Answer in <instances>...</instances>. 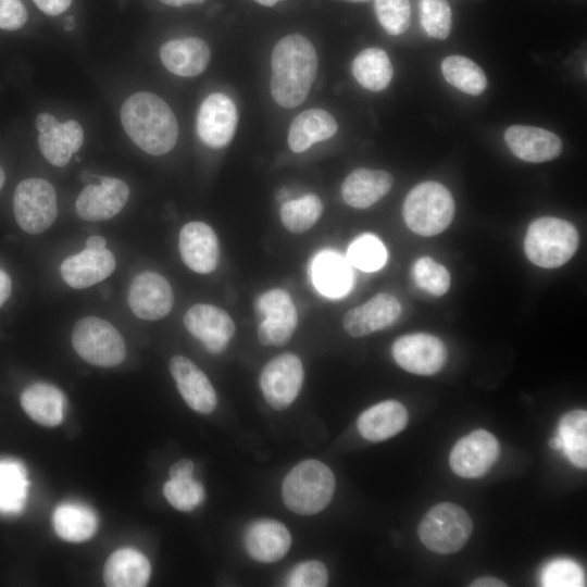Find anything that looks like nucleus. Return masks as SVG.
I'll list each match as a JSON object with an SVG mask.
<instances>
[{
    "mask_svg": "<svg viewBox=\"0 0 587 587\" xmlns=\"http://www.w3.org/2000/svg\"><path fill=\"white\" fill-rule=\"evenodd\" d=\"M271 93L286 109L300 105L311 90L317 73V54L304 36L292 34L282 38L272 53Z\"/></svg>",
    "mask_w": 587,
    "mask_h": 587,
    "instance_id": "1",
    "label": "nucleus"
},
{
    "mask_svg": "<svg viewBox=\"0 0 587 587\" xmlns=\"http://www.w3.org/2000/svg\"><path fill=\"white\" fill-rule=\"evenodd\" d=\"M121 121L130 140L149 154H165L176 145L177 120L167 103L152 92L128 97L121 108Z\"/></svg>",
    "mask_w": 587,
    "mask_h": 587,
    "instance_id": "2",
    "label": "nucleus"
},
{
    "mask_svg": "<svg viewBox=\"0 0 587 587\" xmlns=\"http://www.w3.org/2000/svg\"><path fill=\"white\" fill-rule=\"evenodd\" d=\"M335 487L334 473L326 464L319 460H304L284 478L283 501L296 514H316L329 504Z\"/></svg>",
    "mask_w": 587,
    "mask_h": 587,
    "instance_id": "3",
    "label": "nucleus"
},
{
    "mask_svg": "<svg viewBox=\"0 0 587 587\" xmlns=\"http://www.w3.org/2000/svg\"><path fill=\"white\" fill-rule=\"evenodd\" d=\"M578 245L579 235L571 222L542 216L528 225L524 251L533 264L544 268H555L570 261Z\"/></svg>",
    "mask_w": 587,
    "mask_h": 587,
    "instance_id": "4",
    "label": "nucleus"
},
{
    "mask_svg": "<svg viewBox=\"0 0 587 587\" xmlns=\"http://www.w3.org/2000/svg\"><path fill=\"white\" fill-rule=\"evenodd\" d=\"M454 200L450 191L437 182H423L407 195L402 214L407 226L421 236L444 232L454 216Z\"/></svg>",
    "mask_w": 587,
    "mask_h": 587,
    "instance_id": "5",
    "label": "nucleus"
},
{
    "mask_svg": "<svg viewBox=\"0 0 587 587\" xmlns=\"http://www.w3.org/2000/svg\"><path fill=\"white\" fill-rule=\"evenodd\" d=\"M473 523L460 505L441 502L430 508L421 520L417 535L421 542L438 554H451L469 541Z\"/></svg>",
    "mask_w": 587,
    "mask_h": 587,
    "instance_id": "6",
    "label": "nucleus"
},
{
    "mask_svg": "<svg viewBox=\"0 0 587 587\" xmlns=\"http://www.w3.org/2000/svg\"><path fill=\"white\" fill-rule=\"evenodd\" d=\"M72 345L77 354L90 364L112 367L126 354L125 342L118 330L108 321L86 316L72 330Z\"/></svg>",
    "mask_w": 587,
    "mask_h": 587,
    "instance_id": "7",
    "label": "nucleus"
},
{
    "mask_svg": "<svg viewBox=\"0 0 587 587\" xmlns=\"http://www.w3.org/2000/svg\"><path fill=\"white\" fill-rule=\"evenodd\" d=\"M13 212L18 226L28 234L48 229L58 215L57 193L43 178H27L15 188Z\"/></svg>",
    "mask_w": 587,
    "mask_h": 587,
    "instance_id": "8",
    "label": "nucleus"
},
{
    "mask_svg": "<svg viewBox=\"0 0 587 587\" xmlns=\"http://www.w3.org/2000/svg\"><path fill=\"white\" fill-rule=\"evenodd\" d=\"M254 310L260 323L258 339L263 346L280 347L294 335L298 314L290 295L280 288L271 289L259 296Z\"/></svg>",
    "mask_w": 587,
    "mask_h": 587,
    "instance_id": "9",
    "label": "nucleus"
},
{
    "mask_svg": "<svg viewBox=\"0 0 587 587\" xmlns=\"http://www.w3.org/2000/svg\"><path fill=\"white\" fill-rule=\"evenodd\" d=\"M302 383V362L291 352L282 353L267 362L260 376L263 397L275 410L288 408L299 395Z\"/></svg>",
    "mask_w": 587,
    "mask_h": 587,
    "instance_id": "10",
    "label": "nucleus"
},
{
    "mask_svg": "<svg viewBox=\"0 0 587 587\" xmlns=\"http://www.w3.org/2000/svg\"><path fill=\"white\" fill-rule=\"evenodd\" d=\"M391 353L396 363L412 374L434 375L446 364L447 349L436 336L415 333L395 340Z\"/></svg>",
    "mask_w": 587,
    "mask_h": 587,
    "instance_id": "11",
    "label": "nucleus"
},
{
    "mask_svg": "<svg viewBox=\"0 0 587 587\" xmlns=\"http://www.w3.org/2000/svg\"><path fill=\"white\" fill-rule=\"evenodd\" d=\"M499 453L496 437L485 429H476L458 440L450 452L449 464L458 476L479 478L494 466Z\"/></svg>",
    "mask_w": 587,
    "mask_h": 587,
    "instance_id": "12",
    "label": "nucleus"
},
{
    "mask_svg": "<svg viewBox=\"0 0 587 587\" xmlns=\"http://www.w3.org/2000/svg\"><path fill=\"white\" fill-rule=\"evenodd\" d=\"M238 123L234 101L222 92L209 95L200 104L196 128L199 138L210 148H223L233 139Z\"/></svg>",
    "mask_w": 587,
    "mask_h": 587,
    "instance_id": "13",
    "label": "nucleus"
},
{
    "mask_svg": "<svg viewBox=\"0 0 587 587\" xmlns=\"http://www.w3.org/2000/svg\"><path fill=\"white\" fill-rule=\"evenodd\" d=\"M36 128L39 132V149L54 166L66 165L83 146L84 130L74 120L60 123L52 114L43 112L36 117Z\"/></svg>",
    "mask_w": 587,
    "mask_h": 587,
    "instance_id": "14",
    "label": "nucleus"
},
{
    "mask_svg": "<svg viewBox=\"0 0 587 587\" xmlns=\"http://www.w3.org/2000/svg\"><path fill=\"white\" fill-rule=\"evenodd\" d=\"M127 301L134 314L139 319L157 321L171 312L174 295L164 276L145 271L133 278Z\"/></svg>",
    "mask_w": 587,
    "mask_h": 587,
    "instance_id": "15",
    "label": "nucleus"
},
{
    "mask_svg": "<svg viewBox=\"0 0 587 587\" xmlns=\"http://www.w3.org/2000/svg\"><path fill=\"white\" fill-rule=\"evenodd\" d=\"M129 188L123 180L102 176L99 184L85 187L75 202L78 216L85 221H107L118 214L128 201Z\"/></svg>",
    "mask_w": 587,
    "mask_h": 587,
    "instance_id": "16",
    "label": "nucleus"
},
{
    "mask_svg": "<svg viewBox=\"0 0 587 587\" xmlns=\"http://www.w3.org/2000/svg\"><path fill=\"white\" fill-rule=\"evenodd\" d=\"M184 325L214 354L223 352L235 334V323L229 314L212 304H193L185 313Z\"/></svg>",
    "mask_w": 587,
    "mask_h": 587,
    "instance_id": "17",
    "label": "nucleus"
},
{
    "mask_svg": "<svg viewBox=\"0 0 587 587\" xmlns=\"http://www.w3.org/2000/svg\"><path fill=\"white\" fill-rule=\"evenodd\" d=\"M401 314L399 300L386 292H380L365 303L350 309L342 320L347 334L363 337L392 325Z\"/></svg>",
    "mask_w": 587,
    "mask_h": 587,
    "instance_id": "18",
    "label": "nucleus"
},
{
    "mask_svg": "<svg viewBox=\"0 0 587 587\" xmlns=\"http://www.w3.org/2000/svg\"><path fill=\"white\" fill-rule=\"evenodd\" d=\"M178 248L184 263L193 272H213L220 259V246L215 232L203 222H189L179 233Z\"/></svg>",
    "mask_w": 587,
    "mask_h": 587,
    "instance_id": "19",
    "label": "nucleus"
},
{
    "mask_svg": "<svg viewBox=\"0 0 587 587\" xmlns=\"http://www.w3.org/2000/svg\"><path fill=\"white\" fill-rule=\"evenodd\" d=\"M170 371L176 387L190 409L201 414H210L217 404L215 390L207 375L189 359L174 355Z\"/></svg>",
    "mask_w": 587,
    "mask_h": 587,
    "instance_id": "20",
    "label": "nucleus"
},
{
    "mask_svg": "<svg viewBox=\"0 0 587 587\" xmlns=\"http://www.w3.org/2000/svg\"><path fill=\"white\" fill-rule=\"evenodd\" d=\"M504 140L514 155L530 163L553 160L563 148L558 135L536 126L512 125L507 128Z\"/></svg>",
    "mask_w": 587,
    "mask_h": 587,
    "instance_id": "21",
    "label": "nucleus"
},
{
    "mask_svg": "<svg viewBox=\"0 0 587 587\" xmlns=\"http://www.w3.org/2000/svg\"><path fill=\"white\" fill-rule=\"evenodd\" d=\"M116 266L113 253L107 249L86 248L67 257L61 264L63 280L76 289H84L110 276Z\"/></svg>",
    "mask_w": 587,
    "mask_h": 587,
    "instance_id": "22",
    "label": "nucleus"
},
{
    "mask_svg": "<svg viewBox=\"0 0 587 587\" xmlns=\"http://www.w3.org/2000/svg\"><path fill=\"white\" fill-rule=\"evenodd\" d=\"M248 554L262 563H274L288 552L291 536L279 521L261 519L251 523L243 537Z\"/></svg>",
    "mask_w": 587,
    "mask_h": 587,
    "instance_id": "23",
    "label": "nucleus"
},
{
    "mask_svg": "<svg viewBox=\"0 0 587 587\" xmlns=\"http://www.w3.org/2000/svg\"><path fill=\"white\" fill-rule=\"evenodd\" d=\"M160 58L171 73L183 77H193L207 68L210 61V48L198 37L177 38L162 45Z\"/></svg>",
    "mask_w": 587,
    "mask_h": 587,
    "instance_id": "24",
    "label": "nucleus"
},
{
    "mask_svg": "<svg viewBox=\"0 0 587 587\" xmlns=\"http://www.w3.org/2000/svg\"><path fill=\"white\" fill-rule=\"evenodd\" d=\"M405 407L396 400L376 403L360 414L357 427L367 441L379 442L399 434L408 424Z\"/></svg>",
    "mask_w": 587,
    "mask_h": 587,
    "instance_id": "25",
    "label": "nucleus"
},
{
    "mask_svg": "<svg viewBox=\"0 0 587 587\" xmlns=\"http://www.w3.org/2000/svg\"><path fill=\"white\" fill-rule=\"evenodd\" d=\"M392 184L394 177L386 171L357 168L344 180L341 196L350 207L365 209L383 198Z\"/></svg>",
    "mask_w": 587,
    "mask_h": 587,
    "instance_id": "26",
    "label": "nucleus"
},
{
    "mask_svg": "<svg viewBox=\"0 0 587 587\" xmlns=\"http://www.w3.org/2000/svg\"><path fill=\"white\" fill-rule=\"evenodd\" d=\"M150 575L148 559L132 548L114 551L103 569V580L109 587H142L149 582Z\"/></svg>",
    "mask_w": 587,
    "mask_h": 587,
    "instance_id": "27",
    "label": "nucleus"
},
{
    "mask_svg": "<svg viewBox=\"0 0 587 587\" xmlns=\"http://www.w3.org/2000/svg\"><path fill=\"white\" fill-rule=\"evenodd\" d=\"M338 130V124L327 111L319 108L299 113L291 122L288 132V146L300 153L316 142L329 139Z\"/></svg>",
    "mask_w": 587,
    "mask_h": 587,
    "instance_id": "28",
    "label": "nucleus"
},
{
    "mask_svg": "<svg viewBox=\"0 0 587 587\" xmlns=\"http://www.w3.org/2000/svg\"><path fill=\"white\" fill-rule=\"evenodd\" d=\"M311 278L316 289L330 298L345 296L352 285L349 262L332 250L322 251L313 259Z\"/></svg>",
    "mask_w": 587,
    "mask_h": 587,
    "instance_id": "29",
    "label": "nucleus"
},
{
    "mask_svg": "<svg viewBox=\"0 0 587 587\" xmlns=\"http://www.w3.org/2000/svg\"><path fill=\"white\" fill-rule=\"evenodd\" d=\"M21 404L29 417L43 426H57L63 420L64 395L50 384L36 383L27 387L21 395Z\"/></svg>",
    "mask_w": 587,
    "mask_h": 587,
    "instance_id": "30",
    "label": "nucleus"
},
{
    "mask_svg": "<svg viewBox=\"0 0 587 587\" xmlns=\"http://www.w3.org/2000/svg\"><path fill=\"white\" fill-rule=\"evenodd\" d=\"M52 523L57 535L72 542L91 538L98 527L95 512L80 503H62L53 512Z\"/></svg>",
    "mask_w": 587,
    "mask_h": 587,
    "instance_id": "31",
    "label": "nucleus"
},
{
    "mask_svg": "<svg viewBox=\"0 0 587 587\" xmlns=\"http://www.w3.org/2000/svg\"><path fill=\"white\" fill-rule=\"evenodd\" d=\"M29 482L24 465L12 459H0V514L20 513L26 502Z\"/></svg>",
    "mask_w": 587,
    "mask_h": 587,
    "instance_id": "32",
    "label": "nucleus"
},
{
    "mask_svg": "<svg viewBox=\"0 0 587 587\" xmlns=\"http://www.w3.org/2000/svg\"><path fill=\"white\" fill-rule=\"evenodd\" d=\"M392 65L387 53L380 48L362 50L352 62V74L367 90L380 91L392 78Z\"/></svg>",
    "mask_w": 587,
    "mask_h": 587,
    "instance_id": "33",
    "label": "nucleus"
},
{
    "mask_svg": "<svg viewBox=\"0 0 587 587\" xmlns=\"http://www.w3.org/2000/svg\"><path fill=\"white\" fill-rule=\"evenodd\" d=\"M562 451L578 469L587 467V412L573 410L564 414L558 427Z\"/></svg>",
    "mask_w": 587,
    "mask_h": 587,
    "instance_id": "34",
    "label": "nucleus"
},
{
    "mask_svg": "<svg viewBox=\"0 0 587 587\" xmlns=\"http://www.w3.org/2000/svg\"><path fill=\"white\" fill-rule=\"evenodd\" d=\"M445 79L457 89L472 95H482L487 87V78L479 65L463 55H449L441 62Z\"/></svg>",
    "mask_w": 587,
    "mask_h": 587,
    "instance_id": "35",
    "label": "nucleus"
},
{
    "mask_svg": "<svg viewBox=\"0 0 587 587\" xmlns=\"http://www.w3.org/2000/svg\"><path fill=\"white\" fill-rule=\"evenodd\" d=\"M322 212L321 199L313 193H308L299 199L284 202L280 208V221L287 230L300 234L310 229L319 221Z\"/></svg>",
    "mask_w": 587,
    "mask_h": 587,
    "instance_id": "36",
    "label": "nucleus"
},
{
    "mask_svg": "<svg viewBox=\"0 0 587 587\" xmlns=\"http://www.w3.org/2000/svg\"><path fill=\"white\" fill-rule=\"evenodd\" d=\"M386 260L387 251L384 243L371 234L361 235L348 248L347 261L349 264L365 272L379 270Z\"/></svg>",
    "mask_w": 587,
    "mask_h": 587,
    "instance_id": "37",
    "label": "nucleus"
},
{
    "mask_svg": "<svg viewBox=\"0 0 587 587\" xmlns=\"http://www.w3.org/2000/svg\"><path fill=\"white\" fill-rule=\"evenodd\" d=\"M163 495L176 510L190 512L200 505L205 497L203 486L189 478H170L163 486Z\"/></svg>",
    "mask_w": 587,
    "mask_h": 587,
    "instance_id": "38",
    "label": "nucleus"
},
{
    "mask_svg": "<svg viewBox=\"0 0 587 587\" xmlns=\"http://www.w3.org/2000/svg\"><path fill=\"white\" fill-rule=\"evenodd\" d=\"M412 273L417 287L432 296H444L450 288L448 270L429 257L417 259Z\"/></svg>",
    "mask_w": 587,
    "mask_h": 587,
    "instance_id": "39",
    "label": "nucleus"
},
{
    "mask_svg": "<svg viewBox=\"0 0 587 587\" xmlns=\"http://www.w3.org/2000/svg\"><path fill=\"white\" fill-rule=\"evenodd\" d=\"M420 21L427 36L446 39L450 34L452 14L446 0H420Z\"/></svg>",
    "mask_w": 587,
    "mask_h": 587,
    "instance_id": "40",
    "label": "nucleus"
},
{
    "mask_svg": "<svg viewBox=\"0 0 587 587\" xmlns=\"http://www.w3.org/2000/svg\"><path fill=\"white\" fill-rule=\"evenodd\" d=\"M374 10L379 24L389 35L403 34L410 26V0H374Z\"/></svg>",
    "mask_w": 587,
    "mask_h": 587,
    "instance_id": "41",
    "label": "nucleus"
},
{
    "mask_svg": "<svg viewBox=\"0 0 587 587\" xmlns=\"http://www.w3.org/2000/svg\"><path fill=\"white\" fill-rule=\"evenodd\" d=\"M327 583L328 573L325 565L315 560L296 565L286 580V585L290 587H324Z\"/></svg>",
    "mask_w": 587,
    "mask_h": 587,
    "instance_id": "42",
    "label": "nucleus"
},
{
    "mask_svg": "<svg viewBox=\"0 0 587 587\" xmlns=\"http://www.w3.org/2000/svg\"><path fill=\"white\" fill-rule=\"evenodd\" d=\"M542 586H582V570L572 561L558 560L550 563L541 576Z\"/></svg>",
    "mask_w": 587,
    "mask_h": 587,
    "instance_id": "43",
    "label": "nucleus"
},
{
    "mask_svg": "<svg viewBox=\"0 0 587 587\" xmlns=\"http://www.w3.org/2000/svg\"><path fill=\"white\" fill-rule=\"evenodd\" d=\"M27 21V10L21 0H0V28L15 30Z\"/></svg>",
    "mask_w": 587,
    "mask_h": 587,
    "instance_id": "44",
    "label": "nucleus"
},
{
    "mask_svg": "<svg viewBox=\"0 0 587 587\" xmlns=\"http://www.w3.org/2000/svg\"><path fill=\"white\" fill-rule=\"evenodd\" d=\"M35 4L46 14L55 16L65 12L72 0H33Z\"/></svg>",
    "mask_w": 587,
    "mask_h": 587,
    "instance_id": "45",
    "label": "nucleus"
},
{
    "mask_svg": "<svg viewBox=\"0 0 587 587\" xmlns=\"http://www.w3.org/2000/svg\"><path fill=\"white\" fill-rule=\"evenodd\" d=\"M193 463L188 460H179L170 469V478H189L192 477Z\"/></svg>",
    "mask_w": 587,
    "mask_h": 587,
    "instance_id": "46",
    "label": "nucleus"
},
{
    "mask_svg": "<svg viewBox=\"0 0 587 587\" xmlns=\"http://www.w3.org/2000/svg\"><path fill=\"white\" fill-rule=\"evenodd\" d=\"M12 284L9 275L0 268V308L11 295Z\"/></svg>",
    "mask_w": 587,
    "mask_h": 587,
    "instance_id": "47",
    "label": "nucleus"
},
{
    "mask_svg": "<svg viewBox=\"0 0 587 587\" xmlns=\"http://www.w3.org/2000/svg\"><path fill=\"white\" fill-rule=\"evenodd\" d=\"M470 586L471 587H505L507 584L496 577L483 576V577L474 579L470 584Z\"/></svg>",
    "mask_w": 587,
    "mask_h": 587,
    "instance_id": "48",
    "label": "nucleus"
},
{
    "mask_svg": "<svg viewBox=\"0 0 587 587\" xmlns=\"http://www.w3.org/2000/svg\"><path fill=\"white\" fill-rule=\"evenodd\" d=\"M107 241L102 236L93 235L87 238L86 248L102 249L105 248Z\"/></svg>",
    "mask_w": 587,
    "mask_h": 587,
    "instance_id": "49",
    "label": "nucleus"
},
{
    "mask_svg": "<svg viewBox=\"0 0 587 587\" xmlns=\"http://www.w3.org/2000/svg\"><path fill=\"white\" fill-rule=\"evenodd\" d=\"M161 3H164L166 5L171 7H183L186 4H199L202 3L205 0H159Z\"/></svg>",
    "mask_w": 587,
    "mask_h": 587,
    "instance_id": "50",
    "label": "nucleus"
},
{
    "mask_svg": "<svg viewBox=\"0 0 587 587\" xmlns=\"http://www.w3.org/2000/svg\"><path fill=\"white\" fill-rule=\"evenodd\" d=\"M549 446L553 450H562V447H563L562 440L558 435L550 439Z\"/></svg>",
    "mask_w": 587,
    "mask_h": 587,
    "instance_id": "51",
    "label": "nucleus"
},
{
    "mask_svg": "<svg viewBox=\"0 0 587 587\" xmlns=\"http://www.w3.org/2000/svg\"><path fill=\"white\" fill-rule=\"evenodd\" d=\"M64 27L67 30H72L75 27L74 17L72 16L66 17Z\"/></svg>",
    "mask_w": 587,
    "mask_h": 587,
    "instance_id": "52",
    "label": "nucleus"
},
{
    "mask_svg": "<svg viewBox=\"0 0 587 587\" xmlns=\"http://www.w3.org/2000/svg\"><path fill=\"white\" fill-rule=\"evenodd\" d=\"M254 1L265 7H273L279 0H254Z\"/></svg>",
    "mask_w": 587,
    "mask_h": 587,
    "instance_id": "53",
    "label": "nucleus"
},
{
    "mask_svg": "<svg viewBox=\"0 0 587 587\" xmlns=\"http://www.w3.org/2000/svg\"><path fill=\"white\" fill-rule=\"evenodd\" d=\"M4 179H5L4 172H3L2 167L0 166V189L2 188V186L4 184Z\"/></svg>",
    "mask_w": 587,
    "mask_h": 587,
    "instance_id": "54",
    "label": "nucleus"
},
{
    "mask_svg": "<svg viewBox=\"0 0 587 587\" xmlns=\"http://www.w3.org/2000/svg\"><path fill=\"white\" fill-rule=\"evenodd\" d=\"M352 1H363V0H352Z\"/></svg>",
    "mask_w": 587,
    "mask_h": 587,
    "instance_id": "55",
    "label": "nucleus"
}]
</instances>
